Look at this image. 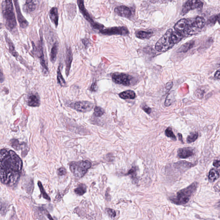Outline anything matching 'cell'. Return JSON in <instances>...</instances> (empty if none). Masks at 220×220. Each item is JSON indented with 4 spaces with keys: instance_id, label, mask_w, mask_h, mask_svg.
Returning <instances> with one entry per match:
<instances>
[{
    "instance_id": "cell-1",
    "label": "cell",
    "mask_w": 220,
    "mask_h": 220,
    "mask_svg": "<svg viewBox=\"0 0 220 220\" xmlns=\"http://www.w3.org/2000/svg\"><path fill=\"white\" fill-rule=\"evenodd\" d=\"M0 177L1 183L13 185L20 177L22 162L19 156L13 150H1L0 154Z\"/></svg>"
},
{
    "instance_id": "cell-2",
    "label": "cell",
    "mask_w": 220,
    "mask_h": 220,
    "mask_svg": "<svg viewBox=\"0 0 220 220\" xmlns=\"http://www.w3.org/2000/svg\"><path fill=\"white\" fill-rule=\"evenodd\" d=\"M1 10L5 26L10 32H15L17 27V22L12 1H3Z\"/></svg>"
},
{
    "instance_id": "cell-3",
    "label": "cell",
    "mask_w": 220,
    "mask_h": 220,
    "mask_svg": "<svg viewBox=\"0 0 220 220\" xmlns=\"http://www.w3.org/2000/svg\"><path fill=\"white\" fill-rule=\"evenodd\" d=\"M197 186V183L192 184L186 188L178 192L176 196L171 199V200L174 203L178 205L186 204L189 201L190 198L193 193L195 192Z\"/></svg>"
},
{
    "instance_id": "cell-4",
    "label": "cell",
    "mask_w": 220,
    "mask_h": 220,
    "mask_svg": "<svg viewBox=\"0 0 220 220\" xmlns=\"http://www.w3.org/2000/svg\"><path fill=\"white\" fill-rule=\"evenodd\" d=\"M91 166V163L88 160L71 162L69 165L71 173L79 178L84 176Z\"/></svg>"
},
{
    "instance_id": "cell-5",
    "label": "cell",
    "mask_w": 220,
    "mask_h": 220,
    "mask_svg": "<svg viewBox=\"0 0 220 220\" xmlns=\"http://www.w3.org/2000/svg\"><path fill=\"white\" fill-rule=\"evenodd\" d=\"M173 29H169L156 43L155 49L160 52H166L174 46V43L171 37Z\"/></svg>"
},
{
    "instance_id": "cell-6",
    "label": "cell",
    "mask_w": 220,
    "mask_h": 220,
    "mask_svg": "<svg viewBox=\"0 0 220 220\" xmlns=\"http://www.w3.org/2000/svg\"><path fill=\"white\" fill-rule=\"evenodd\" d=\"M187 27L186 35L192 36L198 33L204 27L206 24L205 19L201 16H197L195 18L187 19Z\"/></svg>"
},
{
    "instance_id": "cell-7",
    "label": "cell",
    "mask_w": 220,
    "mask_h": 220,
    "mask_svg": "<svg viewBox=\"0 0 220 220\" xmlns=\"http://www.w3.org/2000/svg\"><path fill=\"white\" fill-rule=\"evenodd\" d=\"M33 50L40 60V64L42 67V71L44 75H47L49 74V69L47 67V64L45 59L43 49V40L42 36L41 38V40L39 41V45L36 47L33 45Z\"/></svg>"
},
{
    "instance_id": "cell-8",
    "label": "cell",
    "mask_w": 220,
    "mask_h": 220,
    "mask_svg": "<svg viewBox=\"0 0 220 220\" xmlns=\"http://www.w3.org/2000/svg\"><path fill=\"white\" fill-rule=\"evenodd\" d=\"M112 79L116 84L128 86L130 85L133 77L125 73L116 72L112 74Z\"/></svg>"
},
{
    "instance_id": "cell-9",
    "label": "cell",
    "mask_w": 220,
    "mask_h": 220,
    "mask_svg": "<svg viewBox=\"0 0 220 220\" xmlns=\"http://www.w3.org/2000/svg\"><path fill=\"white\" fill-rule=\"evenodd\" d=\"M69 106L79 112H86L92 110L93 104L90 101H78L70 103Z\"/></svg>"
},
{
    "instance_id": "cell-10",
    "label": "cell",
    "mask_w": 220,
    "mask_h": 220,
    "mask_svg": "<svg viewBox=\"0 0 220 220\" xmlns=\"http://www.w3.org/2000/svg\"><path fill=\"white\" fill-rule=\"evenodd\" d=\"M101 34L105 35H121L126 36L129 35V30L126 27H115L108 29H103L100 31Z\"/></svg>"
},
{
    "instance_id": "cell-11",
    "label": "cell",
    "mask_w": 220,
    "mask_h": 220,
    "mask_svg": "<svg viewBox=\"0 0 220 220\" xmlns=\"http://www.w3.org/2000/svg\"><path fill=\"white\" fill-rule=\"evenodd\" d=\"M203 5V3L201 1L198 0L187 1L183 6L181 14L184 15L190 10L202 7Z\"/></svg>"
},
{
    "instance_id": "cell-12",
    "label": "cell",
    "mask_w": 220,
    "mask_h": 220,
    "mask_svg": "<svg viewBox=\"0 0 220 220\" xmlns=\"http://www.w3.org/2000/svg\"><path fill=\"white\" fill-rule=\"evenodd\" d=\"M13 2H14L16 11V14H17V20H18L20 27L22 29H25L29 25V22L26 20L21 13L18 1H14Z\"/></svg>"
},
{
    "instance_id": "cell-13",
    "label": "cell",
    "mask_w": 220,
    "mask_h": 220,
    "mask_svg": "<svg viewBox=\"0 0 220 220\" xmlns=\"http://www.w3.org/2000/svg\"><path fill=\"white\" fill-rule=\"evenodd\" d=\"M114 12L119 16L125 18H130L133 15V11L132 8L126 6H121L115 8Z\"/></svg>"
},
{
    "instance_id": "cell-14",
    "label": "cell",
    "mask_w": 220,
    "mask_h": 220,
    "mask_svg": "<svg viewBox=\"0 0 220 220\" xmlns=\"http://www.w3.org/2000/svg\"><path fill=\"white\" fill-rule=\"evenodd\" d=\"M4 37L6 41L8 47V50H9L10 53L12 55L14 56L17 60L19 61L20 62H21L22 64L25 65V63L24 62V61L22 59V58L21 57L19 56L18 53L16 50L14 44L12 41L10 39H9L7 33L6 32H4Z\"/></svg>"
},
{
    "instance_id": "cell-15",
    "label": "cell",
    "mask_w": 220,
    "mask_h": 220,
    "mask_svg": "<svg viewBox=\"0 0 220 220\" xmlns=\"http://www.w3.org/2000/svg\"><path fill=\"white\" fill-rule=\"evenodd\" d=\"M187 19H182L176 23L174 26L175 31L179 32L183 36H186V32L187 27Z\"/></svg>"
},
{
    "instance_id": "cell-16",
    "label": "cell",
    "mask_w": 220,
    "mask_h": 220,
    "mask_svg": "<svg viewBox=\"0 0 220 220\" xmlns=\"http://www.w3.org/2000/svg\"><path fill=\"white\" fill-rule=\"evenodd\" d=\"M77 4H78V7H79L80 11L83 14V16L87 21H88L90 23L91 25L93 27L95 24L96 22H94L92 18L91 17L89 13L87 11L84 5V1L78 0L77 1Z\"/></svg>"
},
{
    "instance_id": "cell-17",
    "label": "cell",
    "mask_w": 220,
    "mask_h": 220,
    "mask_svg": "<svg viewBox=\"0 0 220 220\" xmlns=\"http://www.w3.org/2000/svg\"><path fill=\"white\" fill-rule=\"evenodd\" d=\"M66 60H65V74L66 76L68 77L69 75L70 69H71V63L73 60V54L71 47H68L66 50Z\"/></svg>"
},
{
    "instance_id": "cell-18",
    "label": "cell",
    "mask_w": 220,
    "mask_h": 220,
    "mask_svg": "<svg viewBox=\"0 0 220 220\" xmlns=\"http://www.w3.org/2000/svg\"><path fill=\"white\" fill-rule=\"evenodd\" d=\"M194 154V150L191 147L180 148L178 151V156L181 159H186Z\"/></svg>"
},
{
    "instance_id": "cell-19",
    "label": "cell",
    "mask_w": 220,
    "mask_h": 220,
    "mask_svg": "<svg viewBox=\"0 0 220 220\" xmlns=\"http://www.w3.org/2000/svg\"><path fill=\"white\" fill-rule=\"evenodd\" d=\"M27 104L31 107L39 106L40 104V98L37 93H31L29 94L27 98Z\"/></svg>"
},
{
    "instance_id": "cell-20",
    "label": "cell",
    "mask_w": 220,
    "mask_h": 220,
    "mask_svg": "<svg viewBox=\"0 0 220 220\" xmlns=\"http://www.w3.org/2000/svg\"><path fill=\"white\" fill-rule=\"evenodd\" d=\"M39 1H26L23 6V10L27 13H32L36 10Z\"/></svg>"
},
{
    "instance_id": "cell-21",
    "label": "cell",
    "mask_w": 220,
    "mask_h": 220,
    "mask_svg": "<svg viewBox=\"0 0 220 220\" xmlns=\"http://www.w3.org/2000/svg\"><path fill=\"white\" fill-rule=\"evenodd\" d=\"M50 18L56 27H57L59 23L58 11L57 8L53 7L51 9L49 13Z\"/></svg>"
},
{
    "instance_id": "cell-22",
    "label": "cell",
    "mask_w": 220,
    "mask_h": 220,
    "mask_svg": "<svg viewBox=\"0 0 220 220\" xmlns=\"http://www.w3.org/2000/svg\"><path fill=\"white\" fill-rule=\"evenodd\" d=\"M59 43L57 41L56 42L53 44V46L51 49L50 53V59L52 63H55L56 61L57 55L59 50Z\"/></svg>"
},
{
    "instance_id": "cell-23",
    "label": "cell",
    "mask_w": 220,
    "mask_h": 220,
    "mask_svg": "<svg viewBox=\"0 0 220 220\" xmlns=\"http://www.w3.org/2000/svg\"><path fill=\"white\" fill-rule=\"evenodd\" d=\"M119 96L120 98L124 99H133L136 97V93L131 90H128L120 93Z\"/></svg>"
},
{
    "instance_id": "cell-24",
    "label": "cell",
    "mask_w": 220,
    "mask_h": 220,
    "mask_svg": "<svg viewBox=\"0 0 220 220\" xmlns=\"http://www.w3.org/2000/svg\"><path fill=\"white\" fill-rule=\"evenodd\" d=\"M194 44V42L193 41H190L188 42L185 43L184 44L182 45L179 48L178 51L180 53H186L191 49Z\"/></svg>"
},
{
    "instance_id": "cell-25",
    "label": "cell",
    "mask_w": 220,
    "mask_h": 220,
    "mask_svg": "<svg viewBox=\"0 0 220 220\" xmlns=\"http://www.w3.org/2000/svg\"><path fill=\"white\" fill-rule=\"evenodd\" d=\"M153 32L139 31L136 34V36L140 39H149L153 36Z\"/></svg>"
},
{
    "instance_id": "cell-26",
    "label": "cell",
    "mask_w": 220,
    "mask_h": 220,
    "mask_svg": "<svg viewBox=\"0 0 220 220\" xmlns=\"http://www.w3.org/2000/svg\"><path fill=\"white\" fill-rule=\"evenodd\" d=\"M171 37L175 44L179 42L183 38L184 36L176 31L173 30L171 34Z\"/></svg>"
},
{
    "instance_id": "cell-27",
    "label": "cell",
    "mask_w": 220,
    "mask_h": 220,
    "mask_svg": "<svg viewBox=\"0 0 220 220\" xmlns=\"http://www.w3.org/2000/svg\"><path fill=\"white\" fill-rule=\"evenodd\" d=\"M87 191V187L84 184H81L75 189V192L76 194L79 196L84 195Z\"/></svg>"
},
{
    "instance_id": "cell-28",
    "label": "cell",
    "mask_w": 220,
    "mask_h": 220,
    "mask_svg": "<svg viewBox=\"0 0 220 220\" xmlns=\"http://www.w3.org/2000/svg\"><path fill=\"white\" fill-rule=\"evenodd\" d=\"M219 173L216 169H212L209 173V179L210 181H214L219 177Z\"/></svg>"
},
{
    "instance_id": "cell-29",
    "label": "cell",
    "mask_w": 220,
    "mask_h": 220,
    "mask_svg": "<svg viewBox=\"0 0 220 220\" xmlns=\"http://www.w3.org/2000/svg\"><path fill=\"white\" fill-rule=\"evenodd\" d=\"M57 79L58 84L61 87H64L66 85V82L63 78L61 72L60 66H59L57 71Z\"/></svg>"
},
{
    "instance_id": "cell-30",
    "label": "cell",
    "mask_w": 220,
    "mask_h": 220,
    "mask_svg": "<svg viewBox=\"0 0 220 220\" xmlns=\"http://www.w3.org/2000/svg\"><path fill=\"white\" fill-rule=\"evenodd\" d=\"M165 135L167 137L170 138L174 141L176 140V137L174 135L173 132L172 130V128L170 127H169L166 129L165 130Z\"/></svg>"
},
{
    "instance_id": "cell-31",
    "label": "cell",
    "mask_w": 220,
    "mask_h": 220,
    "mask_svg": "<svg viewBox=\"0 0 220 220\" xmlns=\"http://www.w3.org/2000/svg\"><path fill=\"white\" fill-rule=\"evenodd\" d=\"M127 175L130 176L133 180L134 181L136 182L137 180L136 177V167H132V169L130 170Z\"/></svg>"
},
{
    "instance_id": "cell-32",
    "label": "cell",
    "mask_w": 220,
    "mask_h": 220,
    "mask_svg": "<svg viewBox=\"0 0 220 220\" xmlns=\"http://www.w3.org/2000/svg\"><path fill=\"white\" fill-rule=\"evenodd\" d=\"M198 137V133H193L188 136L187 139V141L188 143L195 141Z\"/></svg>"
},
{
    "instance_id": "cell-33",
    "label": "cell",
    "mask_w": 220,
    "mask_h": 220,
    "mask_svg": "<svg viewBox=\"0 0 220 220\" xmlns=\"http://www.w3.org/2000/svg\"><path fill=\"white\" fill-rule=\"evenodd\" d=\"M104 113V110L103 108L100 107H96L94 108V115L96 117H100Z\"/></svg>"
},
{
    "instance_id": "cell-34",
    "label": "cell",
    "mask_w": 220,
    "mask_h": 220,
    "mask_svg": "<svg viewBox=\"0 0 220 220\" xmlns=\"http://www.w3.org/2000/svg\"><path fill=\"white\" fill-rule=\"evenodd\" d=\"M38 185H39V188H40L41 193L43 197H44V198H45V199H46L47 200L50 201V198L49 196L47 194L46 191H45L44 189V187H43L42 184L41 183V182L39 181V182H38Z\"/></svg>"
},
{
    "instance_id": "cell-35",
    "label": "cell",
    "mask_w": 220,
    "mask_h": 220,
    "mask_svg": "<svg viewBox=\"0 0 220 220\" xmlns=\"http://www.w3.org/2000/svg\"><path fill=\"white\" fill-rule=\"evenodd\" d=\"M205 91L206 89L204 87H200L196 90V96L199 99H201L205 94Z\"/></svg>"
},
{
    "instance_id": "cell-36",
    "label": "cell",
    "mask_w": 220,
    "mask_h": 220,
    "mask_svg": "<svg viewBox=\"0 0 220 220\" xmlns=\"http://www.w3.org/2000/svg\"><path fill=\"white\" fill-rule=\"evenodd\" d=\"M68 6L67 7V11L71 10V11L68 12H67V13L68 14L70 13V12H71L70 14L69 15V16L71 17V18H72V17L74 18L75 15L73 14V13L72 12V10H74L76 9V6H75V4H69L68 5Z\"/></svg>"
},
{
    "instance_id": "cell-37",
    "label": "cell",
    "mask_w": 220,
    "mask_h": 220,
    "mask_svg": "<svg viewBox=\"0 0 220 220\" xmlns=\"http://www.w3.org/2000/svg\"><path fill=\"white\" fill-rule=\"evenodd\" d=\"M173 92L171 93L169 95L167 96L166 101H165V106H170L173 102V99L174 98L173 94Z\"/></svg>"
},
{
    "instance_id": "cell-38",
    "label": "cell",
    "mask_w": 220,
    "mask_h": 220,
    "mask_svg": "<svg viewBox=\"0 0 220 220\" xmlns=\"http://www.w3.org/2000/svg\"><path fill=\"white\" fill-rule=\"evenodd\" d=\"M11 143L13 147L15 149H16V150H19V149H20V145L21 146V144L19 143V142L17 140H13L11 141Z\"/></svg>"
},
{
    "instance_id": "cell-39",
    "label": "cell",
    "mask_w": 220,
    "mask_h": 220,
    "mask_svg": "<svg viewBox=\"0 0 220 220\" xmlns=\"http://www.w3.org/2000/svg\"><path fill=\"white\" fill-rule=\"evenodd\" d=\"M106 211L110 217H112V218H114V217H116V213L114 210L110 209H107Z\"/></svg>"
},
{
    "instance_id": "cell-40",
    "label": "cell",
    "mask_w": 220,
    "mask_h": 220,
    "mask_svg": "<svg viewBox=\"0 0 220 220\" xmlns=\"http://www.w3.org/2000/svg\"><path fill=\"white\" fill-rule=\"evenodd\" d=\"M57 173L59 176H63L66 174V170L64 168H60L58 170Z\"/></svg>"
},
{
    "instance_id": "cell-41",
    "label": "cell",
    "mask_w": 220,
    "mask_h": 220,
    "mask_svg": "<svg viewBox=\"0 0 220 220\" xmlns=\"http://www.w3.org/2000/svg\"><path fill=\"white\" fill-rule=\"evenodd\" d=\"M142 109L145 111L146 113H147L148 114H150L151 113V108L147 106V105H143Z\"/></svg>"
},
{
    "instance_id": "cell-42",
    "label": "cell",
    "mask_w": 220,
    "mask_h": 220,
    "mask_svg": "<svg viewBox=\"0 0 220 220\" xmlns=\"http://www.w3.org/2000/svg\"><path fill=\"white\" fill-rule=\"evenodd\" d=\"M217 20H218V16H217V15H215L211 16L210 19H209V21L211 23H213V24H215Z\"/></svg>"
},
{
    "instance_id": "cell-43",
    "label": "cell",
    "mask_w": 220,
    "mask_h": 220,
    "mask_svg": "<svg viewBox=\"0 0 220 220\" xmlns=\"http://www.w3.org/2000/svg\"><path fill=\"white\" fill-rule=\"evenodd\" d=\"M97 89V86L96 83V82H93L92 86H91L90 90L91 91H96Z\"/></svg>"
},
{
    "instance_id": "cell-44",
    "label": "cell",
    "mask_w": 220,
    "mask_h": 220,
    "mask_svg": "<svg viewBox=\"0 0 220 220\" xmlns=\"http://www.w3.org/2000/svg\"><path fill=\"white\" fill-rule=\"evenodd\" d=\"M213 166L216 167H220V160H215L213 162Z\"/></svg>"
},
{
    "instance_id": "cell-45",
    "label": "cell",
    "mask_w": 220,
    "mask_h": 220,
    "mask_svg": "<svg viewBox=\"0 0 220 220\" xmlns=\"http://www.w3.org/2000/svg\"><path fill=\"white\" fill-rule=\"evenodd\" d=\"M215 77L217 79H220V70H218L216 72Z\"/></svg>"
},
{
    "instance_id": "cell-46",
    "label": "cell",
    "mask_w": 220,
    "mask_h": 220,
    "mask_svg": "<svg viewBox=\"0 0 220 220\" xmlns=\"http://www.w3.org/2000/svg\"><path fill=\"white\" fill-rule=\"evenodd\" d=\"M173 84L172 82L170 83H168L167 85V89L168 90H170L171 89V88L173 87Z\"/></svg>"
},
{
    "instance_id": "cell-47",
    "label": "cell",
    "mask_w": 220,
    "mask_h": 220,
    "mask_svg": "<svg viewBox=\"0 0 220 220\" xmlns=\"http://www.w3.org/2000/svg\"><path fill=\"white\" fill-rule=\"evenodd\" d=\"M178 135V137H179V140L182 143H183L184 141H183L182 136L181 134L179 133Z\"/></svg>"
},
{
    "instance_id": "cell-48",
    "label": "cell",
    "mask_w": 220,
    "mask_h": 220,
    "mask_svg": "<svg viewBox=\"0 0 220 220\" xmlns=\"http://www.w3.org/2000/svg\"><path fill=\"white\" fill-rule=\"evenodd\" d=\"M4 81V76L3 74L2 71H1V83H2Z\"/></svg>"
},
{
    "instance_id": "cell-49",
    "label": "cell",
    "mask_w": 220,
    "mask_h": 220,
    "mask_svg": "<svg viewBox=\"0 0 220 220\" xmlns=\"http://www.w3.org/2000/svg\"><path fill=\"white\" fill-rule=\"evenodd\" d=\"M217 16H218V20H217V21H218V22L220 25V14L217 15Z\"/></svg>"
},
{
    "instance_id": "cell-50",
    "label": "cell",
    "mask_w": 220,
    "mask_h": 220,
    "mask_svg": "<svg viewBox=\"0 0 220 220\" xmlns=\"http://www.w3.org/2000/svg\"><path fill=\"white\" fill-rule=\"evenodd\" d=\"M219 66H220V63H219Z\"/></svg>"
}]
</instances>
